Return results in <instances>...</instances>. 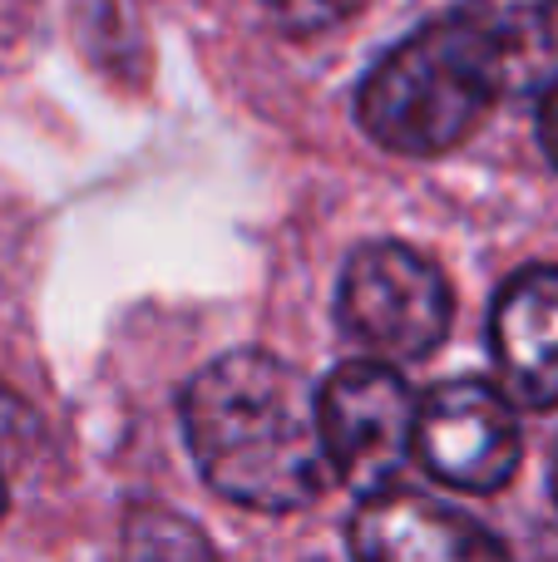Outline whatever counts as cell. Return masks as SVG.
Here are the masks:
<instances>
[{"mask_svg": "<svg viewBox=\"0 0 558 562\" xmlns=\"http://www.w3.org/2000/svg\"><path fill=\"white\" fill-rule=\"evenodd\" d=\"M455 15L480 45L500 99L558 85V0H460Z\"/></svg>", "mask_w": 558, "mask_h": 562, "instance_id": "obj_8", "label": "cell"}, {"mask_svg": "<svg viewBox=\"0 0 558 562\" xmlns=\"http://www.w3.org/2000/svg\"><path fill=\"white\" fill-rule=\"evenodd\" d=\"M316 425H322L326 464L351 494H391L411 459L415 395L381 360H351L316 390Z\"/></svg>", "mask_w": 558, "mask_h": 562, "instance_id": "obj_4", "label": "cell"}, {"mask_svg": "<svg viewBox=\"0 0 558 562\" xmlns=\"http://www.w3.org/2000/svg\"><path fill=\"white\" fill-rule=\"evenodd\" d=\"M356 562H514L510 548L470 514L425 494H376L351 524Z\"/></svg>", "mask_w": 558, "mask_h": 562, "instance_id": "obj_6", "label": "cell"}, {"mask_svg": "<svg viewBox=\"0 0 558 562\" xmlns=\"http://www.w3.org/2000/svg\"><path fill=\"white\" fill-rule=\"evenodd\" d=\"M361 5L366 0H263L267 20H272L282 35H322V30L351 20Z\"/></svg>", "mask_w": 558, "mask_h": 562, "instance_id": "obj_10", "label": "cell"}, {"mask_svg": "<svg viewBox=\"0 0 558 562\" xmlns=\"http://www.w3.org/2000/svg\"><path fill=\"white\" fill-rule=\"evenodd\" d=\"M183 435L208 488L253 514H297L332 484L316 385L272 350L208 360L183 390Z\"/></svg>", "mask_w": 558, "mask_h": 562, "instance_id": "obj_1", "label": "cell"}, {"mask_svg": "<svg viewBox=\"0 0 558 562\" xmlns=\"http://www.w3.org/2000/svg\"><path fill=\"white\" fill-rule=\"evenodd\" d=\"M411 454L460 494H500L524 459L514 405L484 380H450L415 405Z\"/></svg>", "mask_w": 558, "mask_h": 562, "instance_id": "obj_5", "label": "cell"}, {"mask_svg": "<svg viewBox=\"0 0 558 562\" xmlns=\"http://www.w3.org/2000/svg\"><path fill=\"white\" fill-rule=\"evenodd\" d=\"M494 104H500V85L465 20L450 10L401 40L366 75L356 94V124L386 154L440 158L460 148Z\"/></svg>", "mask_w": 558, "mask_h": 562, "instance_id": "obj_2", "label": "cell"}, {"mask_svg": "<svg viewBox=\"0 0 558 562\" xmlns=\"http://www.w3.org/2000/svg\"><path fill=\"white\" fill-rule=\"evenodd\" d=\"M5 508H10V494H5V464H0V518H5Z\"/></svg>", "mask_w": 558, "mask_h": 562, "instance_id": "obj_13", "label": "cell"}, {"mask_svg": "<svg viewBox=\"0 0 558 562\" xmlns=\"http://www.w3.org/2000/svg\"><path fill=\"white\" fill-rule=\"evenodd\" d=\"M336 316L381 360H425L450 330L455 301L431 257L401 243H366L342 272Z\"/></svg>", "mask_w": 558, "mask_h": 562, "instance_id": "obj_3", "label": "cell"}, {"mask_svg": "<svg viewBox=\"0 0 558 562\" xmlns=\"http://www.w3.org/2000/svg\"><path fill=\"white\" fill-rule=\"evenodd\" d=\"M554 498H558V459H554Z\"/></svg>", "mask_w": 558, "mask_h": 562, "instance_id": "obj_14", "label": "cell"}, {"mask_svg": "<svg viewBox=\"0 0 558 562\" xmlns=\"http://www.w3.org/2000/svg\"><path fill=\"white\" fill-rule=\"evenodd\" d=\"M539 144H544V154H549L554 168H558V85L544 94V104H539Z\"/></svg>", "mask_w": 558, "mask_h": 562, "instance_id": "obj_12", "label": "cell"}, {"mask_svg": "<svg viewBox=\"0 0 558 562\" xmlns=\"http://www.w3.org/2000/svg\"><path fill=\"white\" fill-rule=\"evenodd\" d=\"M119 562H217V553L203 538V528H193V518L164 504H138L124 518Z\"/></svg>", "mask_w": 558, "mask_h": 562, "instance_id": "obj_9", "label": "cell"}, {"mask_svg": "<svg viewBox=\"0 0 558 562\" xmlns=\"http://www.w3.org/2000/svg\"><path fill=\"white\" fill-rule=\"evenodd\" d=\"M490 340L510 395L524 409H558V267H524L504 281Z\"/></svg>", "mask_w": 558, "mask_h": 562, "instance_id": "obj_7", "label": "cell"}, {"mask_svg": "<svg viewBox=\"0 0 558 562\" xmlns=\"http://www.w3.org/2000/svg\"><path fill=\"white\" fill-rule=\"evenodd\" d=\"M35 445H40V425L30 415V405L15 390L0 385V464L5 459H25Z\"/></svg>", "mask_w": 558, "mask_h": 562, "instance_id": "obj_11", "label": "cell"}]
</instances>
